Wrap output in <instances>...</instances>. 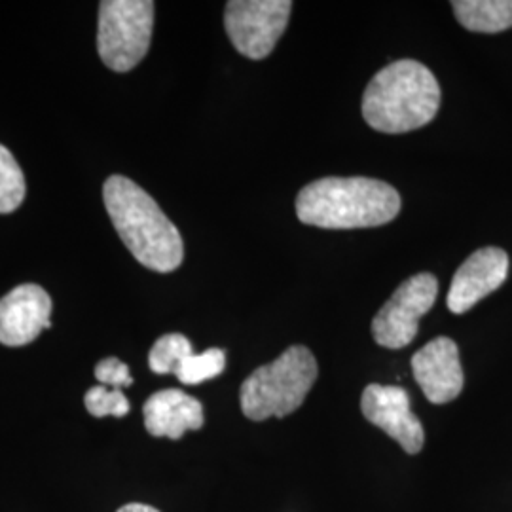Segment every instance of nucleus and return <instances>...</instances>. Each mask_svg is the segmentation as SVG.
<instances>
[{"label": "nucleus", "mask_w": 512, "mask_h": 512, "mask_svg": "<svg viewBox=\"0 0 512 512\" xmlns=\"http://www.w3.org/2000/svg\"><path fill=\"white\" fill-rule=\"evenodd\" d=\"M103 200L118 236L145 268L169 274L183 264L181 232L139 184L112 175L103 186Z\"/></svg>", "instance_id": "f257e3e1"}, {"label": "nucleus", "mask_w": 512, "mask_h": 512, "mask_svg": "<svg viewBox=\"0 0 512 512\" xmlns=\"http://www.w3.org/2000/svg\"><path fill=\"white\" fill-rule=\"evenodd\" d=\"M399 213V192L368 177H325L304 186L296 198L298 220L325 230L376 228Z\"/></svg>", "instance_id": "f03ea898"}, {"label": "nucleus", "mask_w": 512, "mask_h": 512, "mask_svg": "<svg viewBox=\"0 0 512 512\" xmlns=\"http://www.w3.org/2000/svg\"><path fill=\"white\" fill-rule=\"evenodd\" d=\"M440 86L423 63L399 59L368 82L363 95V118L380 133H408L423 128L437 116Z\"/></svg>", "instance_id": "7ed1b4c3"}, {"label": "nucleus", "mask_w": 512, "mask_h": 512, "mask_svg": "<svg viewBox=\"0 0 512 512\" xmlns=\"http://www.w3.org/2000/svg\"><path fill=\"white\" fill-rule=\"evenodd\" d=\"M319 368L310 349L291 346L274 363L260 366L239 391L241 412L253 421L285 418L306 401Z\"/></svg>", "instance_id": "20e7f679"}, {"label": "nucleus", "mask_w": 512, "mask_h": 512, "mask_svg": "<svg viewBox=\"0 0 512 512\" xmlns=\"http://www.w3.org/2000/svg\"><path fill=\"white\" fill-rule=\"evenodd\" d=\"M154 29V2L105 0L99 6L97 50L116 73L135 69L147 55Z\"/></svg>", "instance_id": "39448f33"}, {"label": "nucleus", "mask_w": 512, "mask_h": 512, "mask_svg": "<svg viewBox=\"0 0 512 512\" xmlns=\"http://www.w3.org/2000/svg\"><path fill=\"white\" fill-rule=\"evenodd\" d=\"M291 12L289 0H232L224 10V27L239 54L258 61L272 54Z\"/></svg>", "instance_id": "423d86ee"}, {"label": "nucleus", "mask_w": 512, "mask_h": 512, "mask_svg": "<svg viewBox=\"0 0 512 512\" xmlns=\"http://www.w3.org/2000/svg\"><path fill=\"white\" fill-rule=\"evenodd\" d=\"M439 281L433 274L414 275L385 302L372 319V336L378 346L406 348L416 336L420 319L435 306Z\"/></svg>", "instance_id": "0eeeda50"}, {"label": "nucleus", "mask_w": 512, "mask_h": 512, "mask_svg": "<svg viewBox=\"0 0 512 512\" xmlns=\"http://www.w3.org/2000/svg\"><path fill=\"white\" fill-rule=\"evenodd\" d=\"M361 410L366 420L397 440L406 454H420L425 431L410 408V395L406 389L397 385L370 384L363 391Z\"/></svg>", "instance_id": "6e6552de"}, {"label": "nucleus", "mask_w": 512, "mask_h": 512, "mask_svg": "<svg viewBox=\"0 0 512 512\" xmlns=\"http://www.w3.org/2000/svg\"><path fill=\"white\" fill-rule=\"evenodd\" d=\"M412 372L429 403H450L463 391V368L458 344L452 338L440 336L416 351L412 357Z\"/></svg>", "instance_id": "1a4fd4ad"}, {"label": "nucleus", "mask_w": 512, "mask_h": 512, "mask_svg": "<svg viewBox=\"0 0 512 512\" xmlns=\"http://www.w3.org/2000/svg\"><path fill=\"white\" fill-rule=\"evenodd\" d=\"M52 298L33 285H19L0 300V344L19 348L37 340L38 334L50 329Z\"/></svg>", "instance_id": "9d476101"}, {"label": "nucleus", "mask_w": 512, "mask_h": 512, "mask_svg": "<svg viewBox=\"0 0 512 512\" xmlns=\"http://www.w3.org/2000/svg\"><path fill=\"white\" fill-rule=\"evenodd\" d=\"M509 275V256L503 249L484 247L469 256L452 279L448 291V310L465 313L482 298L497 291Z\"/></svg>", "instance_id": "9b49d317"}, {"label": "nucleus", "mask_w": 512, "mask_h": 512, "mask_svg": "<svg viewBox=\"0 0 512 512\" xmlns=\"http://www.w3.org/2000/svg\"><path fill=\"white\" fill-rule=\"evenodd\" d=\"M145 427L152 437L183 439L186 431L203 427V406L181 389H164L154 393L143 406Z\"/></svg>", "instance_id": "f8f14e48"}, {"label": "nucleus", "mask_w": 512, "mask_h": 512, "mask_svg": "<svg viewBox=\"0 0 512 512\" xmlns=\"http://www.w3.org/2000/svg\"><path fill=\"white\" fill-rule=\"evenodd\" d=\"M459 23L473 33H503L512 27V0H456Z\"/></svg>", "instance_id": "ddd939ff"}, {"label": "nucleus", "mask_w": 512, "mask_h": 512, "mask_svg": "<svg viewBox=\"0 0 512 512\" xmlns=\"http://www.w3.org/2000/svg\"><path fill=\"white\" fill-rule=\"evenodd\" d=\"M25 177L16 158L0 145V213H14L25 200Z\"/></svg>", "instance_id": "4468645a"}, {"label": "nucleus", "mask_w": 512, "mask_h": 512, "mask_svg": "<svg viewBox=\"0 0 512 512\" xmlns=\"http://www.w3.org/2000/svg\"><path fill=\"white\" fill-rule=\"evenodd\" d=\"M192 344L183 334H165L150 349L148 366L156 374H175L188 355H192Z\"/></svg>", "instance_id": "2eb2a0df"}, {"label": "nucleus", "mask_w": 512, "mask_h": 512, "mask_svg": "<svg viewBox=\"0 0 512 512\" xmlns=\"http://www.w3.org/2000/svg\"><path fill=\"white\" fill-rule=\"evenodd\" d=\"M226 366V353L219 348L207 349L200 355L192 353L177 368L175 376L184 385H198L222 374Z\"/></svg>", "instance_id": "dca6fc26"}, {"label": "nucleus", "mask_w": 512, "mask_h": 512, "mask_svg": "<svg viewBox=\"0 0 512 512\" xmlns=\"http://www.w3.org/2000/svg\"><path fill=\"white\" fill-rule=\"evenodd\" d=\"M86 410L92 414L93 418H105V416H114V418H124L129 412L128 397L122 393V389H107L105 385L92 387L86 393Z\"/></svg>", "instance_id": "f3484780"}, {"label": "nucleus", "mask_w": 512, "mask_h": 512, "mask_svg": "<svg viewBox=\"0 0 512 512\" xmlns=\"http://www.w3.org/2000/svg\"><path fill=\"white\" fill-rule=\"evenodd\" d=\"M95 378L101 385H110L114 389H120V387H129L133 384V378L129 374V368L126 363H122L120 359L116 357H109V359H103L99 365L95 366Z\"/></svg>", "instance_id": "a211bd4d"}, {"label": "nucleus", "mask_w": 512, "mask_h": 512, "mask_svg": "<svg viewBox=\"0 0 512 512\" xmlns=\"http://www.w3.org/2000/svg\"><path fill=\"white\" fill-rule=\"evenodd\" d=\"M116 512H160L158 509H154V507H150V505H143V503H129V505H124L122 509H118Z\"/></svg>", "instance_id": "6ab92c4d"}]
</instances>
